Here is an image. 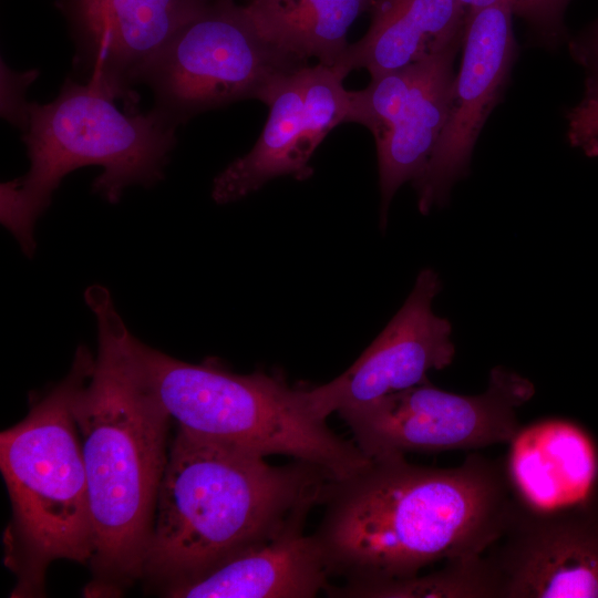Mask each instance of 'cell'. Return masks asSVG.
<instances>
[{
	"label": "cell",
	"instance_id": "6da1fadb",
	"mask_svg": "<svg viewBox=\"0 0 598 598\" xmlns=\"http://www.w3.org/2000/svg\"><path fill=\"white\" fill-rule=\"evenodd\" d=\"M515 504L506 461L468 455L457 467L371 461L330 480L312 534L330 577L328 597L408 579L424 567L483 554L504 532Z\"/></svg>",
	"mask_w": 598,
	"mask_h": 598
},
{
	"label": "cell",
	"instance_id": "7a4b0ae2",
	"mask_svg": "<svg viewBox=\"0 0 598 598\" xmlns=\"http://www.w3.org/2000/svg\"><path fill=\"white\" fill-rule=\"evenodd\" d=\"M84 298L96 319L97 353L185 432L262 457L309 462L331 478L370 462L316 413L308 389L261 371L238 374L210 359L194 364L172 358L127 329L104 286L90 288Z\"/></svg>",
	"mask_w": 598,
	"mask_h": 598
},
{
	"label": "cell",
	"instance_id": "3957f363",
	"mask_svg": "<svg viewBox=\"0 0 598 598\" xmlns=\"http://www.w3.org/2000/svg\"><path fill=\"white\" fill-rule=\"evenodd\" d=\"M332 480L319 466L265 457L178 427L168 447L143 577L161 587L306 522Z\"/></svg>",
	"mask_w": 598,
	"mask_h": 598
},
{
	"label": "cell",
	"instance_id": "277c9868",
	"mask_svg": "<svg viewBox=\"0 0 598 598\" xmlns=\"http://www.w3.org/2000/svg\"><path fill=\"white\" fill-rule=\"evenodd\" d=\"M72 411L93 526L84 596L120 597L143 577L171 417L97 353L74 392Z\"/></svg>",
	"mask_w": 598,
	"mask_h": 598
},
{
	"label": "cell",
	"instance_id": "5b68a950",
	"mask_svg": "<svg viewBox=\"0 0 598 598\" xmlns=\"http://www.w3.org/2000/svg\"><path fill=\"white\" fill-rule=\"evenodd\" d=\"M93 358L80 346L68 375L0 434V471L11 504L3 533V563L16 577L10 597H43L54 560L91 561L93 526L72 400Z\"/></svg>",
	"mask_w": 598,
	"mask_h": 598
},
{
	"label": "cell",
	"instance_id": "8992f818",
	"mask_svg": "<svg viewBox=\"0 0 598 598\" xmlns=\"http://www.w3.org/2000/svg\"><path fill=\"white\" fill-rule=\"evenodd\" d=\"M176 127L154 109L124 114L96 85L66 79L52 102L29 103L22 140L30 168L1 184L2 225L32 257L34 224L65 175L86 165L103 167L93 190L116 203L127 186H151L163 178Z\"/></svg>",
	"mask_w": 598,
	"mask_h": 598
},
{
	"label": "cell",
	"instance_id": "52a82bcc",
	"mask_svg": "<svg viewBox=\"0 0 598 598\" xmlns=\"http://www.w3.org/2000/svg\"><path fill=\"white\" fill-rule=\"evenodd\" d=\"M258 31L244 6L212 0L147 62L138 83L155 96L154 110L178 126L233 102H267L277 82L307 65Z\"/></svg>",
	"mask_w": 598,
	"mask_h": 598
},
{
	"label": "cell",
	"instance_id": "ba28073f",
	"mask_svg": "<svg viewBox=\"0 0 598 598\" xmlns=\"http://www.w3.org/2000/svg\"><path fill=\"white\" fill-rule=\"evenodd\" d=\"M534 393L528 379L495 367L478 395L446 392L426 380L337 413L370 458L474 450L509 443L520 429L516 409Z\"/></svg>",
	"mask_w": 598,
	"mask_h": 598
},
{
	"label": "cell",
	"instance_id": "9c48e42d",
	"mask_svg": "<svg viewBox=\"0 0 598 598\" xmlns=\"http://www.w3.org/2000/svg\"><path fill=\"white\" fill-rule=\"evenodd\" d=\"M512 16L501 4L467 11L446 118L423 172L412 182L423 215L445 205L454 183L467 175L480 133L508 85L518 56Z\"/></svg>",
	"mask_w": 598,
	"mask_h": 598
},
{
	"label": "cell",
	"instance_id": "30bf717a",
	"mask_svg": "<svg viewBox=\"0 0 598 598\" xmlns=\"http://www.w3.org/2000/svg\"><path fill=\"white\" fill-rule=\"evenodd\" d=\"M346 76L337 66L318 63L281 78L265 103L269 115L259 140L215 177L213 199L239 200L279 176L309 178L313 152L333 127L347 122Z\"/></svg>",
	"mask_w": 598,
	"mask_h": 598
},
{
	"label": "cell",
	"instance_id": "8fae6325",
	"mask_svg": "<svg viewBox=\"0 0 598 598\" xmlns=\"http://www.w3.org/2000/svg\"><path fill=\"white\" fill-rule=\"evenodd\" d=\"M484 555L498 598H598V498L556 512L533 511L516 498Z\"/></svg>",
	"mask_w": 598,
	"mask_h": 598
},
{
	"label": "cell",
	"instance_id": "7c38bea8",
	"mask_svg": "<svg viewBox=\"0 0 598 598\" xmlns=\"http://www.w3.org/2000/svg\"><path fill=\"white\" fill-rule=\"evenodd\" d=\"M212 0H58L76 45L74 66L84 81L138 103L133 86L147 62Z\"/></svg>",
	"mask_w": 598,
	"mask_h": 598
},
{
	"label": "cell",
	"instance_id": "4fadbf2b",
	"mask_svg": "<svg viewBox=\"0 0 598 598\" xmlns=\"http://www.w3.org/2000/svg\"><path fill=\"white\" fill-rule=\"evenodd\" d=\"M440 290L437 274L423 269L402 308L355 362L330 382L308 389L320 417L423 383L430 370L452 363V326L432 311Z\"/></svg>",
	"mask_w": 598,
	"mask_h": 598
},
{
	"label": "cell",
	"instance_id": "5bb4252c",
	"mask_svg": "<svg viewBox=\"0 0 598 598\" xmlns=\"http://www.w3.org/2000/svg\"><path fill=\"white\" fill-rule=\"evenodd\" d=\"M297 523L278 536L162 590L171 598H312L331 585L313 535Z\"/></svg>",
	"mask_w": 598,
	"mask_h": 598
},
{
	"label": "cell",
	"instance_id": "9a60e30c",
	"mask_svg": "<svg viewBox=\"0 0 598 598\" xmlns=\"http://www.w3.org/2000/svg\"><path fill=\"white\" fill-rule=\"evenodd\" d=\"M509 443L507 475L524 506L556 512L596 498L598 447L580 425L561 419L544 420L519 429Z\"/></svg>",
	"mask_w": 598,
	"mask_h": 598
},
{
	"label": "cell",
	"instance_id": "2e32d148",
	"mask_svg": "<svg viewBox=\"0 0 598 598\" xmlns=\"http://www.w3.org/2000/svg\"><path fill=\"white\" fill-rule=\"evenodd\" d=\"M467 11L457 0H372L367 33L334 66L367 69L374 80L431 59L463 44Z\"/></svg>",
	"mask_w": 598,
	"mask_h": 598
},
{
	"label": "cell",
	"instance_id": "e0dca14e",
	"mask_svg": "<svg viewBox=\"0 0 598 598\" xmlns=\"http://www.w3.org/2000/svg\"><path fill=\"white\" fill-rule=\"evenodd\" d=\"M462 45L422 62L403 110L392 126L375 138L383 223L393 195L423 172L441 134L455 76L453 65Z\"/></svg>",
	"mask_w": 598,
	"mask_h": 598
},
{
	"label": "cell",
	"instance_id": "ac0fdd59",
	"mask_svg": "<svg viewBox=\"0 0 598 598\" xmlns=\"http://www.w3.org/2000/svg\"><path fill=\"white\" fill-rule=\"evenodd\" d=\"M371 1L248 0L244 7L260 34L282 52L334 66L349 47V28Z\"/></svg>",
	"mask_w": 598,
	"mask_h": 598
},
{
	"label": "cell",
	"instance_id": "d6986e66",
	"mask_svg": "<svg viewBox=\"0 0 598 598\" xmlns=\"http://www.w3.org/2000/svg\"><path fill=\"white\" fill-rule=\"evenodd\" d=\"M498 598V581L484 553L446 561L424 576L391 581L362 590L358 598Z\"/></svg>",
	"mask_w": 598,
	"mask_h": 598
},
{
	"label": "cell",
	"instance_id": "ffe728a7",
	"mask_svg": "<svg viewBox=\"0 0 598 598\" xmlns=\"http://www.w3.org/2000/svg\"><path fill=\"white\" fill-rule=\"evenodd\" d=\"M422 62L371 80L363 90L349 91L347 122L362 124L372 132L374 140L380 137L392 126L406 104Z\"/></svg>",
	"mask_w": 598,
	"mask_h": 598
},
{
	"label": "cell",
	"instance_id": "44dd1931",
	"mask_svg": "<svg viewBox=\"0 0 598 598\" xmlns=\"http://www.w3.org/2000/svg\"><path fill=\"white\" fill-rule=\"evenodd\" d=\"M468 9L501 4L522 18L533 39L547 50L557 49L568 40L564 14L571 0H457Z\"/></svg>",
	"mask_w": 598,
	"mask_h": 598
},
{
	"label": "cell",
	"instance_id": "7402d4cb",
	"mask_svg": "<svg viewBox=\"0 0 598 598\" xmlns=\"http://www.w3.org/2000/svg\"><path fill=\"white\" fill-rule=\"evenodd\" d=\"M38 76L35 71L17 73L1 63V113L12 124L25 130L29 122V103L25 87Z\"/></svg>",
	"mask_w": 598,
	"mask_h": 598
},
{
	"label": "cell",
	"instance_id": "603a6c76",
	"mask_svg": "<svg viewBox=\"0 0 598 598\" xmlns=\"http://www.w3.org/2000/svg\"><path fill=\"white\" fill-rule=\"evenodd\" d=\"M568 49L571 58L585 73L582 101L598 100V19L585 31L568 40Z\"/></svg>",
	"mask_w": 598,
	"mask_h": 598
},
{
	"label": "cell",
	"instance_id": "cb8c5ba5",
	"mask_svg": "<svg viewBox=\"0 0 598 598\" xmlns=\"http://www.w3.org/2000/svg\"><path fill=\"white\" fill-rule=\"evenodd\" d=\"M569 143L588 155H598V100L580 101L567 113Z\"/></svg>",
	"mask_w": 598,
	"mask_h": 598
}]
</instances>
